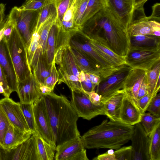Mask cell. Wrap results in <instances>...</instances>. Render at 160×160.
Returning a JSON list of instances; mask_svg holds the SVG:
<instances>
[{"label":"cell","instance_id":"obj_26","mask_svg":"<svg viewBox=\"0 0 160 160\" xmlns=\"http://www.w3.org/2000/svg\"><path fill=\"white\" fill-rule=\"evenodd\" d=\"M71 49L76 62L81 71L88 73L94 74L101 77L98 70L87 56L71 47Z\"/></svg>","mask_w":160,"mask_h":160},{"label":"cell","instance_id":"obj_19","mask_svg":"<svg viewBox=\"0 0 160 160\" xmlns=\"http://www.w3.org/2000/svg\"><path fill=\"white\" fill-rule=\"evenodd\" d=\"M142 114L135 101L126 93L120 108L119 121L127 124L134 126L140 122Z\"/></svg>","mask_w":160,"mask_h":160},{"label":"cell","instance_id":"obj_4","mask_svg":"<svg viewBox=\"0 0 160 160\" xmlns=\"http://www.w3.org/2000/svg\"><path fill=\"white\" fill-rule=\"evenodd\" d=\"M6 41L18 81H22L32 73L28 59L27 47L14 26L9 38Z\"/></svg>","mask_w":160,"mask_h":160},{"label":"cell","instance_id":"obj_29","mask_svg":"<svg viewBox=\"0 0 160 160\" xmlns=\"http://www.w3.org/2000/svg\"><path fill=\"white\" fill-rule=\"evenodd\" d=\"M149 154L150 160H160V123L149 136Z\"/></svg>","mask_w":160,"mask_h":160},{"label":"cell","instance_id":"obj_43","mask_svg":"<svg viewBox=\"0 0 160 160\" xmlns=\"http://www.w3.org/2000/svg\"><path fill=\"white\" fill-rule=\"evenodd\" d=\"M116 160H132L131 146L120 147L114 151Z\"/></svg>","mask_w":160,"mask_h":160},{"label":"cell","instance_id":"obj_53","mask_svg":"<svg viewBox=\"0 0 160 160\" xmlns=\"http://www.w3.org/2000/svg\"><path fill=\"white\" fill-rule=\"evenodd\" d=\"M5 4H0V31L4 27L6 20L5 18Z\"/></svg>","mask_w":160,"mask_h":160},{"label":"cell","instance_id":"obj_15","mask_svg":"<svg viewBox=\"0 0 160 160\" xmlns=\"http://www.w3.org/2000/svg\"><path fill=\"white\" fill-rule=\"evenodd\" d=\"M0 65L5 75L11 91L17 92L18 80L7 42L3 38L0 42Z\"/></svg>","mask_w":160,"mask_h":160},{"label":"cell","instance_id":"obj_18","mask_svg":"<svg viewBox=\"0 0 160 160\" xmlns=\"http://www.w3.org/2000/svg\"><path fill=\"white\" fill-rule=\"evenodd\" d=\"M16 92L21 103H33L42 96L32 73L25 80L18 82Z\"/></svg>","mask_w":160,"mask_h":160},{"label":"cell","instance_id":"obj_37","mask_svg":"<svg viewBox=\"0 0 160 160\" xmlns=\"http://www.w3.org/2000/svg\"><path fill=\"white\" fill-rule=\"evenodd\" d=\"M140 122L146 134L149 136L157 124L160 123V118H158L148 112L142 113Z\"/></svg>","mask_w":160,"mask_h":160},{"label":"cell","instance_id":"obj_35","mask_svg":"<svg viewBox=\"0 0 160 160\" xmlns=\"http://www.w3.org/2000/svg\"><path fill=\"white\" fill-rule=\"evenodd\" d=\"M33 103H20V106L25 118L32 135L37 136L39 135L35 121Z\"/></svg>","mask_w":160,"mask_h":160},{"label":"cell","instance_id":"obj_3","mask_svg":"<svg viewBox=\"0 0 160 160\" xmlns=\"http://www.w3.org/2000/svg\"><path fill=\"white\" fill-rule=\"evenodd\" d=\"M134 128V126L119 121L105 119L85 133L81 139L86 148L116 150L131 140Z\"/></svg>","mask_w":160,"mask_h":160},{"label":"cell","instance_id":"obj_34","mask_svg":"<svg viewBox=\"0 0 160 160\" xmlns=\"http://www.w3.org/2000/svg\"><path fill=\"white\" fill-rule=\"evenodd\" d=\"M131 45L152 46L160 45V37L153 35H139L131 36Z\"/></svg>","mask_w":160,"mask_h":160},{"label":"cell","instance_id":"obj_20","mask_svg":"<svg viewBox=\"0 0 160 160\" xmlns=\"http://www.w3.org/2000/svg\"><path fill=\"white\" fill-rule=\"evenodd\" d=\"M120 20L129 29L134 9V0H106Z\"/></svg>","mask_w":160,"mask_h":160},{"label":"cell","instance_id":"obj_49","mask_svg":"<svg viewBox=\"0 0 160 160\" xmlns=\"http://www.w3.org/2000/svg\"><path fill=\"white\" fill-rule=\"evenodd\" d=\"M85 78L81 81V85L83 90L89 92L94 91L95 88L96 86L91 82L85 72Z\"/></svg>","mask_w":160,"mask_h":160},{"label":"cell","instance_id":"obj_2","mask_svg":"<svg viewBox=\"0 0 160 160\" xmlns=\"http://www.w3.org/2000/svg\"><path fill=\"white\" fill-rule=\"evenodd\" d=\"M42 96L56 146L81 137L77 126L79 117L67 98L62 94H56L54 92Z\"/></svg>","mask_w":160,"mask_h":160},{"label":"cell","instance_id":"obj_16","mask_svg":"<svg viewBox=\"0 0 160 160\" xmlns=\"http://www.w3.org/2000/svg\"><path fill=\"white\" fill-rule=\"evenodd\" d=\"M54 60L55 64L66 73L79 78L82 71L76 62L69 43L62 46L57 50Z\"/></svg>","mask_w":160,"mask_h":160},{"label":"cell","instance_id":"obj_23","mask_svg":"<svg viewBox=\"0 0 160 160\" xmlns=\"http://www.w3.org/2000/svg\"><path fill=\"white\" fill-rule=\"evenodd\" d=\"M126 93L124 89L118 90L107 99L101 100L105 115L110 120L118 121L120 108Z\"/></svg>","mask_w":160,"mask_h":160},{"label":"cell","instance_id":"obj_11","mask_svg":"<svg viewBox=\"0 0 160 160\" xmlns=\"http://www.w3.org/2000/svg\"><path fill=\"white\" fill-rule=\"evenodd\" d=\"M33 110L35 124L39 135L47 142L56 147L45 101L42 96L33 103Z\"/></svg>","mask_w":160,"mask_h":160},{"label":"cell","instance_id":"obj_5","mask_svg":"<svg viewBox=\"0 0 160 160\" xmlns=\"http://www.w3.org/2000/svg\"><path fill=\"white\" fill-rule=\"evenodd\" d=\"M160 45L152 46L131 45L125 57L127 65L132 68L148 71L160 61Z\"/></svg>","mask_w":160,"mask_h":160},{"label":"cell","instance_id":"obj_7","mask_svg":"<svg viewBox=\"0 0 160 160\" xmlns=\"http://www.w3.org/2000/svg\"><path fill=\"white\" fill-rule=\"evenodd\" d=\"M78 33L85 38L98 53L113 67L119 68L127 65L125 57L114 52L103 36L96 33H85L81 31Z\"/></svg>","mask_w":160,"mask_h":160},{"label":"cell","instance_id":"obj_14","mask_svg":"<svg viewBox=\"0 0 160 160\" xmlns=\"http://www.w3.org/2000/svg\"><path fill=\"white\" fill-rule=\"evenodd\" d=\"M131 139L132 149V160H150L149 154V138L141 122L134 125Z\"/></svg>","mask_w":160,"mask_h":160},{"label":"cell","instance_id":"obj_44","mask_svg":"<svg viewBox=\"0 0 160 160\" xmlns=\"http://www.w3.org/2000/svg\"><path fill=\"white\" fill-rule=\"evenodd\" d=\"M146 111L158 118H160V93H157L153 97Z\"/></svg>","mask_w":160,"mask_h":160},{"label":"cell","instance_id":"obj_56","mask_svg":"<svg viewBox=\"0 0 160 160\" xmlns=\"http://www.w3.org/2000/svg\"><path fill=\"white\" fill-rule=\"evenodd\" d=\"M148 0H134V9L140 6H143L145 3Z\"/></svg>","mask_w":160,"mask_h":160},{"label":"cell","instance_id":"obj_6","mask_svg":"<svg viewBox=\"0 0 160 160\" xmlns=\"http://www.w3.org/2000/svg\"><path fill=\"white\" fill-rule=\"evenodd\" d=\"M37 12L24 10L20 7H14L11 10L8 18L16 28L27 49L31 42Z\"/></svg>","mask_w":160,"mask_h":160},{"label":"cell","instance_id":"obj_46","mask_svg":"<svg viewBox=\"0 0 160 160\" xmlns=\"http://www.w3.org/2000/svg\"><path fill=\"white\" fill-rule=\"evenodd\" d=\"M0 84L4 90L3 95L5 98H9L12 92L8 86L5 73L0 65Z\"/></svg>","mask_w":160,"mask_h":160},{"label":"cell","instance_id":"obj_25","mask_svg":"<svg viewBox=\"0 0 160 160\" xmlns=\"http://www.w3.org/2000/svg\"><path fill=\"white\" fill-rule=\"evenodd\" d=\"M32 135L31 132H25L12 124L5 133L2 147L8 150L15 148Z\"/></svg>","mask_w":160,"mask_h":160},{"label":"cell","instance_id":"obj_57","mask_svg":"<svg viewBox=\"0 0 160 160\" xmlns=\"http://www.w3.org/2000/svg\"><path fill=\"white\" fill-rule=\"evenodd\" d=\"M5 27V26H4ZM4 27L0 31V42L2 39L3 37V31Z\"/></svg>","mask_w":160,"mask_h":160},{"label":"cell","instance_id":"obj_33","mask_svg":"<svg viewBox=\"0 0 160 160\" xmlns=\"http://www.w3.org/2000/svg\"><path fill=\"white\" fill-rule=\"evenodd\" d=\"M160 61L152 69L146 71V79L148 87V94L154 97L158 93L156 89L158 80L160 78Z\"/></svg>","mask_w":160,"mask_h":160},{"label":"cell","instance_id":"obj_41","mask_svg":"<svg viewBox=\"0 0 160 160\" xmlns=\"http://www.w3.org/2000/svg\"><path fill=\"white\" fill-rule=\"evenodd\" d=\"M12 124L0 105V145L1 147L5 133Z\"/></svg>","mask_w":160,"mask_h":160},{"label":"cell","instance_id":"obj_47","mask_svg":"<svg viewBox=\"0 0 160 160\" xmlns=\"http://www.w3.org/2000/svg\"><path fill=\"white\" fill-rule=\"evenodd\" d=\"M153 97L148 94L135 102L142 113L146 111L147 108Z\"/></svg>","mask_w":160,"mask_h":160},{"label":"cell","instance_id":"obj_40","mask_svg":"<svg viewBox=\"0 0 160 160\" xmlns=\"http://www.w3.org/2000/svg\"><path fill=\"white\" fill-rule=\"evenodd\" d=\"M54 0H29L20 7L26 10L38 11L47 5L54 3Z\"/></svg>","mask_w":160,"mask_h":160},{"label":"cell","instance_id":"obj_51","mask_svg":"<svg viewBox=\"0 0 160 160\" xmlns=\"http://www.w3.org/2000/svg\"><path fill=\"white\" fill-rule=\"evenodd\" d=\"M84 91L88 95L90 100L93 104L97 106H99L102 104L100 96L95 91L90 92Z\"/></svg>","mask_w":160,"mask_h":160},{"label":"cell","instance_id":"obj_48","mask_svg":"<svg viewBox=\"0 0 160 160\" xmlns=\"http://www.w3.org/2000/svg\"><path fill=\"white\" fill-rule=\"evenodd\" d=\"M152 12L151 15L148 17L149 20L160 22V4L156 3L152 6Z\"/></svg>","mask_w":160,"mask_h":160},{"label":"cell","instance_id":"obj_17","mask_svg":"<svg viewBox=\"0 0 160 160\" xmlns=\"http://www.w3.org/2000/svg\"><path fill=\"white\" fill-rule=\"evenodd\" d=\"M0 105L12 124L25 132H31L22 110L20 102H15L9 98H5L0 100Z\"/></svg>","mask_w":160,"mask_h":160},{"label":"cell","instance_id":"obj_55","mask_svg":"<svg viewBox=\"0 0 160 160\" xmlns=\"http://www.w3.org/2000/svg\"><path fill=\"white\" fill-rule=\"evenodd\" d=\"M38 83L39 88L42 95H48L53 92V90L48 87L44 84L38 82Z\"/></svg>","mask_w":160,"mask_h":160},{"label":"cell","instance_id":"obj_38","mask_svg":"<svg viewBox=\"0 0 160 160\" xmlns=\"http://www.w3.org/2000/svg\"><path fill=\"white\" fill-rule=\"evenodd\" d=\"M72 0H54V5L57 13L55 23L58 27L60 25L64 14Z\"/></svg>","mask_w":160,"mask_h":160},{"label":"cell","instance_id":"obj_58","mask_svg":"<svg viewBox=\"0 0 160 160\" xmlns=\"http://www.w3.org/2000/svg\"><path fill=\"white\" fill-rule=\"evenodd\" d=\"M4 92V90L2 86L0 84V93L3 94Z\"/></svg>","mask_w":160,"mask_h":160},{"label":"cell","instance_id":"obj_54","mask_svg":"<svg viewBox=\"0 0 160 160\" xmlns=\"http://www.w3.org/2000/svg\"><path fill=\"white\" fill-rule=\"evenodd\" d=\"M85 73L92 83L97 86L102 80L101 77L94 74Z\"/></svg>","mask_w":160,"mask_h":160},{"label":"cell","instance_id":"obj_31","mask_svg":"<svg viewBox=\"0 0 160 160\" xmlns=\"http://www.w3.org/2000/svg\"><path fill=\"white\" fill-rule=\"evenodd\" d=\"M52 65L49 64L44 56H42L32 72L37 81L44 84L51 72Z\"/></svg>","mask_w":160,"mask_h":160},{"label":"cell","instance_id":"obj_9","mask_svg":"<svg viewBox=\"0 0 160 160\" xmlns=\"http://www.w3.org/2000/svg\"><path fill=\"white\" fill-rule=\"evenodd\" d=\"M0 160H39L35 136L32 135L22 144L10 150L0 145Z\"/></svg>","mask_w":160,"mask_h":160},{"label":"cell","instance_id":"obj_32","mask_svg":"<svg viewBox=\"0 0 160 160\" xmlns=\"http://www.w3.org/2000/svg\"><path fill=\"white\" fill-rule=\"evenodd\" d=\"M57 71L58 77V84H66L71 91H83L81 83L78 77L67 74L59 67Z\"/></svg>","mask_w":160,"mask_h":160},{"label":"cell","instance_id":"obj_45","mask_svg":"<svg viewBox=\"0 0 160 160\" xmlns=\"http://www.w3.org/2000/svg\"><path fill=\"white\" fill-rule=\"evenodd\" d=\"M58 77L57 70L54 60L52 64L51 72L49 76L45 79L44 84L54 90V88L58 82Z\"/></svg>","mask_w":160,"mask_h":160},{"label":"cell","instance_id":"obj_24","mask_svg":"<svg viewBox=\"0 0 160 160\" xmlns=\"http://www.w3.org/2000/svg\"><path fill=\"white\" fill-rule=\"evenodd\" d=\"M130 36L139 35L160 36V22L149 20L148 17L132 23L129 29Z\"/></svg>","mask_w":160,"mask_h":160},{"label":"cell","instance_id":"obj_27","mask_svg":"<svg viewBox=\"0 0 160 160\" xmlns=\"http://www.w3.org/2000/svg\"><path fill=\"white\" fill-rule=\"evenodd\" d=\"M58 30V28L55 23L51 28L48 34L44 56L49 65H52L54 61Z\"/></svg>","mask_w":160,"mask_h":160},{"label":"cell","instance_id":"obj_39","mask_svg":"<svg viewBox=\"0 0 160 160\" xmlns=\"http://www.w3.org/2000/svg\"><path fill=\"white\" fill-rule=\"evenodd\" d=\"M89 0H76L74 15V23L76 27L81 31L80 22Z\"/></svg>","mask_w":160,"mask_h":160},{"label":"cell","instance_id":"obj_30","mask_svg":"<svg viewBox=\"0 0 160 160\" xmlns=\"http://www.w3.org/2000/svg\"><path fill=\"white\" fill-rule=\"evenodd\" d=\"M107 4L106 0H89L80 22L81 31L85 23L102 9Z\"/></svg>","mask_w":160,"mask_h":160},{"label":"cell","instance_id":"obj_36","mask_svg":"<svg viewBox=\"0 0 160 160\" xmlns=\"http://www.w3.org/2000/svg\"><path fill=\"white\" fill-rule=\"evenodd\" d=\"M55 8L54 3H52L45 6L38 12L32 32L41 31L44 24Z\"/></svg>","mask_w":160,"mask_h":160},{"label":"cell","instance_id":"obj_42","mask_svg":"<svg viewBox=\"0 0 160 160\" xmlns=\"http://www.w3.org/2000/svg\"><path fill=\"white\" fill-rule=\"evenodd\" d=\"M41 32H34L32 33L31 42L27 50L28 59L30 66L38 47Z\"/></svg>","mask_w":160,"mask_h":160},{"label":"cell","instance_id":"obj_8","mask_svg":"<svg viewBox=\"0 0 160 160\" xmlns=\"http://www.w3.org/2000/svg\"><path fill=\"white\" fill-rule=\"evenodd\" d=\"M71 105L78 117L90 120L99 115H105L103 105L97 106L84 91H72Z\"/></svg>","mask_w":160,"mask_h":160},{"label":"cell","instance_id":"obj_21","mask_svg":"<svg viewBox=\"0 0 160 160\" xmlns=\"http://www.w3.org/2000/svg\"><path fill=\"white\" fill-rule=\"evenodd\" d=\"M146 75L145 70L131 68L124 80L123 89L135 102L137 100L138 90Z\"/></svg>","mask_w":160,"mask_h":160},{"label":"cell","instance_id":"obj_52","mask_svg":"<svg viewBox=\"0 0 160 160\" xmlns=\"http://www.w3.org/2000/svg\"><path fill=\"white\" fill-rule=\"evenodd\" d=\"M148 94V87L146 76L142 81L138 90L137 100Z\"/></svg>","mask_w":160,"mask_h":160},{"label":"cell","instance_id":"obj_22","mask_svg":"<svg viewBox=\"0 0 160 160\" xmlns=\"http://www.w3.org/2000/svg\"><path fill=\"white\" fill-rule=\"evenodd\" d=\"M56 11L55 8L46 20L42 28L38 47L30 65L32 71L37 64L40 58L44 55L48 34L51 28L56 22Z\"/></svg>","mask_w":160,"mask_h":160},{"label":"cell","instance_id":"obj_12","mask_svg":"<svg viewBox=\"0 0 160 160\" xmlns=\"http://www.w3.org/2000/svg\"><path fill=\"white\" fill-rule=\"evenodd\" d=\"M132 68L127 65L101 80L97 86L96 92L101 97V101L109 98L116 91L123 88V82Z\"/></svg>","mask_w":160,"mask_h":160},{"label":"cell","instance_id":"obj_10","mask_svg":"<svg viewBox=\"0 0 160 160\" xmlns=\"http://www.w3.org/2000/svg\"><path fill=\"white\" fill-rule=\"evenodd\" d=\"M72 38L69 42L70 46L85 54L92 61L98 70L102 80L121 68H115L106 61L94 50L85 38V41L84 42L72 39Z\"/></svg>","mask_w":160,"mask_h":160},{"label":"cell","instance_id":"obj_28","mask_svg":"<svg viewBox=\"0 0 160 160\" xmlns=\"http://www.w3.org/2000/svg\"><path fill=\"white\" fill-rule=\"evenodd\" d=\"M35 137L39 160H53L56 147L47 142L39 135Z\"/></svg>","mask_w":160,"mask_h":160},{"label":"cell","instance_id":"obj_13","mask_svg":"<svg viewBox=\"0 0 160 160\" xmlns=\"http://www.w3.org/2000/svg\"><path fill=\"white\" fill-rule=\"evenodd\" d=\"M85 148L81 137L71 139L56 146L54 159L88 160Z\"/></svg>","mask_w":160,"mask_h":160},{"label":"cell","instance_id":"obj_50","mask_svg":"<svg viewBox=\"0 0 160 160\" xmlns=\"http://www.w3.org/2000/svg\"><path fill=\"white\" fill-rule=\"evenodd\" d=\"M93 160H116L113 149H110L106 152L99 155Z\"/></svg>","mask_w":160,"mask_h":160},{"label":"cell","instance_id":"obj_1","mask_svg":"<svg viewBox=\"0 0 160 160\" xmlns=\"http://www.w3.org/2000/svg\"><path fill=\"white\" fill-rule=\"evenodd\" d=\"M83 29L86 33L103 36L112 50L119 55L125 57L129 50L131 43L129 30L107 2L104 8L85 23Z\"/></svg>","mask_w":160,"mask_h":160}]
</instances>
